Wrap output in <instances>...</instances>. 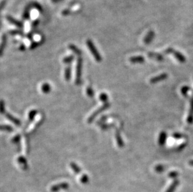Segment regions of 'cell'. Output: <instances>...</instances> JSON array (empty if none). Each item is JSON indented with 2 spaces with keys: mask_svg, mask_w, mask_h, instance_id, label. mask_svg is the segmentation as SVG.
Masks as SVG:
<instances>
[{
  "mask_svg": "<svg viewBox=\"0 0 193 192\" xmlns=\"http://www.w3.org/2000/svg\"><path fill=\"white\" fill-rule=\"evenodd\" d=\"M165 54H172L173 55H174V57L181 63H184L186 61V59L184 56H183L181 52L174 50L173 48H168V49H167L165 51Z\"/></svg>",
  "mask_w": 193,
  "mask_h": 192,
  "instance_id": "obj_1",
  "label": "cell"
},
{
  "mask_svg": "<svg viewBox=\"0 0 193 192\" xmlns=\"http://www.w3.org/2000/svg\"><path fill=\"white\" fill-rule=\"evenodd\" d=\"M87 45H88L89 49L91 51L92 55H93L94 57L95 58L96 61H97L98 62L101 61V56L99 54L98 50L96 49V48L95 47V46H94V44H93L92 41L91 40L87 41Z\"/></svg>",
  "mask_w": 193,
  "mask_h": 192,
  "instance_id": "obj_2",
  "label": "cell"
},
{
  "mask_svg": "<svg viewBox=\"0 0 193 192\" xmlns=\"http://www.w3.org/2000/svg\"><path fill=\"white\" fill-rule=\"evenodd\" d=\"M110 103H105L103 105H102L100 108H99L98 109L96 110V111L93 113V114L89 117L88 121V122H89V123H91V122H93V120H94V119L96 116H97L98 114H99V113H100L101 112H102L103 111H105L106 109H108V108L110 107Z\"/></svg>",
  "mask_w": 193,
  "mask_h": 192,
  "instance_id": "obj_3",
  "label": "cell"
},
{
  "mask_svg": "<svg viewBox=\"0 0 193 192\" xmlns=\"http://www.w3.org/2000/svg\"><path fill=\"white\" fill-rule=\"evenodd\" d=\"M81 69H82V59L81 58H79L77 59V67H76V84H80L81 83Z\"/></svg>",
  "mask_w": 193,
  "mask_h": 192,
  "instance_id": "obj_4",
  "label": "cell"
},
{
  "mask_svg": "<svg viewBox=\"0 0 193 192\" xmlns=\"http://www.w3.org/2000/svg\"><path fill=\"white\" fill-rule=\"evenodd\" d=\"M167 77H168L167 74H166V73L161 74L160 75H158L156 77L151 78V79H150V83L151 84H156V83L162 81L166 80Z\"/></svg>",
  "mask_w": 193,
  "mask_h": 192,
  "instance_id": "obj_5",
  "label": "cell"
},
{
  "mask_svg": "<svg viewBox=\"0 0 193 192\" xmlns=\"http://www.w3.org/2000/svg\"><path fill=\"white\" fill-rule=\"evenodd\" d=\"M68 188V184L67 183H61L56 185H54L51 187V191L52 192H57L61 189H66Z\"/></svg>",
  "mask_w": 193,
  "mask_h": 192,
  "instance_id": "obj_6",
  "label": "cell"
},
{
  "mask_svg": "<svg viewBox=\"0 0 193 192\" xmlns=\"http://www.w3.org/2000/svg\"><path fill=\"white\" fill-rule=\"evenodd\" d=\"M154 36H155V33L153 31H152L151 30V31H149L143 40L144 43L145 44H150L151 43L153 39H154Z\"/></svg>",
  "mask_w": 193,
  "mask_h": 192,
  "instance_id": "obj_7",
  "label": "cell"
},
{
  "mask_svg": "<svg viewBox=\"0 0 193 192\" xmlns=\"http://www.w3.org/2000/svg\"><path fill=\"white\" fill-rule=\"evenodd\" d=\"M129 61L132 64H143L145 61V59L142 56H132L129 59Z\"/></svg>",
  "mask_w": 193,
  "mask_h": 192,
  "instance_id": "obj_8",
  "label": "cell"
},
{
  "mask_svg": "<svg viewBox=\"0 0 193 192\" xmlns=\"http://www.w3.org/2000/svg\"><path fill=\"white\" fill-rule=\"evenodd\" d=\"M148 57L151 58L153 59L156 60V61H161L162 60L164 59L163 56H162L160 54L158 53H156V52H150L148 54Z\"/></svg>",
  "mask_w": 193,
  "mask_h": 192,
  "instance_id": "obj_9",
  "label": "cell"
},
{
  "mask_svg": "<svg viewBox=\"0 0 193 192\" xmlns=\"http://www.w3.org/2000/svg\"><path fill=\"white\" fill-rule=\"evenodd\" d=\"M167 139V134L164 131H162L159 134V139H158V143L161 146L164 145L166 143V141Z\"/></svg>",
  "mask_w": 193,
  "mask_h": 192,
  "instance_id": "obj_10",
  "label": "cell"
},
{
  "mask_svg": "<svg viewBox=\"0 0 193 192\" xmlns=\"http://www.w3.org/2000/svg\"><path fill=\"white\" fill-rule=\"evenodd\" d=\"M187 122L189 124L193 123V96L191 99V109L189 112L188 117L187 118Z\"/></svg>",
  "mask_w": 193,
  "mask_h": 192,
  "instance_id": "obj_11",
  "label": "cell"
},
{
  "mask_svg": "<svg viewBox=\"0 0 193 192\" xmlns=\"http://www.w3.org/2000/svg\"><path fill=\"white\" fill-rule=\"evenodd\" d=\"M179 184V182L178 180L175 179L173 181V182L171 183V185L170 186V187L167 189L166 192H174L175 190L176 189Z\"/></svg>",
  "mask_w": 193,
  "mask_h": 192,
  "instance_id": "obj_12",
  "label": "cell"
},
{
  "mask_svg": "<svg viewBox=\"0 0 193 192\" xmlns=\"http://www.w3.org/2000/svg\"><path fill=\"white\" fill-rule=\"evenodd\" d=\"M7 20H8V21H10L11 23L13 24V25H15V26H16L17 27H18V28H21L23 26V24L18 21H17L16 20H15L13 17H12L11 16H7Z\"/></svg>",
  "mask_w": 193,
  "mask_h": 192,
  "instance_id": "obj_13",
  "label": "cell"
},
{
  "mask_svg": "<svg viewBox=\"0 0 193 192\" xmlns=\"http://www.w3.org/2000/svg\"><path fill=\"white\" fill-rule=\"evenodd\" d=\"M116 139L117 143H118L119 147H121V148L123 147H124V142H123L122 138H121V135L118 131H117L116 133Z\"/></svg>",
  "mask_w": 193,
  "mask_h": 192,
  "instance_id": "obj_14",
  "label": "cell"
},
{
  "mask_svg": "<svg viewBox=\"0 0 193 192\" xmlns=\"http://www.w3.org/2000/svg\"><path fill=\"white\" fill-rule=\"evenodd\" d=\"M6 117H7V119H8L9 120H10V121L12 122H13L14 124H15L16 125H19L21 124V122L20 121H19L17 119L15 118L14 117L12 116L11 115L9 114V113H7V114H6Z\"/></svg>",
  "mask_w": 193,
  "mask_h": 192,
  "instance_id": "obj_15",
  "label": "cell"
},
{
  "mask_svg": "<svg viewBox=\"0 0 193 192\" xmlns=\"http://www.w3.org/2000/svg\"><path fill=\"white\" fill-rule=\"evenodd\" d=\"M50 89H51L50 86L47 83L43 84V86H42V87H41L42 91H43L44 93L49 92V91H50Z\"/></svg>",
  "mask_w": 193,
  "mask_h": 192,
  "instance_id": "obj_16",
  "label": "cell"
},
{
  "mask_svg": "<svg viewBox=\"0 0 193 192\" xmlns=\"http://www.w3.org/2000/svg\"><path fill=\"white\" fill-rule=\"evenodd\" d=\"M18 163L20 164H23V167L24 169H26L27 167V163H26V160L25 158H23L22 157H20L18 159Z\"/></svg>",
  "mask_w": 193,
  "mask_h": 192,
  "instance_id": "obj_17",
  "label": "cell"
},
{
  "mask_svg": "<svg viewBox=\"0 0 193 192\" xmlns=\"http://www.w3.org/2000/svg\"><path fill=\"white\" fill-rule=\"evenodd\" d=\"M71 169H73V170L74 171V172L75 173H80V172H81L80 168L78 167V166L76 164H75L74 163H71Z\"/></svg>",
  "mask_w": 193,
  "mask_h": 192,
  "instance_id": "obj_18",
  "label": "cell"
},
{
  "mask_svg": "<svg viewBox=\"0 0 193 192\" xmlns=\"http://www.w3.org/2000/svg\"><path fill=\"white\" fill-rule=\"evenodd\" d=\"M70 76H71V68H67L65 69V74H64V77L66 81H69L70 79Z\"/></svg>",
  "mask_w": 193,
  "mask_h": 192,
  "instance_id": "obj_19",
  "label": "cell"
},
{
  "mask_svg": "<svg viewBox=\"0 0 193 192\" xmlns=\"http://www.w3.org/2000/svg\"><path fill=\"white\" fill-rule=\"evenodd\" d=\"M165 170V168L164 167V165H156L155 167V170L157 173H162L163 172V171Z\"/></svg>",
  "mask_w": 193,
  "mask_h": 192,
  "instance_id": "obj_20",
  "label": "cell"
},
{
  "mask_svg": "<svg viewBox=\"0 0 193 192\" xmlns=\"http://www.w3.org/2000/svg\"><path fill=\"white\" fill-rule=\"evenodd\" d=\"M190 87H188V86H184L182 87L181 89V93L184 96H187V94H188V92L190 91Z\"/></svg>",
  "mask_w": 193,
  "mask_h": 192,
  "instance_id": "obj_21",
  "label": "cell"
},
{
  "mask_svg": "<svg viewBox=\"0 0 193 192\" xmlns=\"http://www.w3.org/2000/svg\"><path fill=\"white\" fill-rule=\"evenodd\" d=\"M178 175H179V173L177 172H175V171H173L168 174L169 177L171 178H173L174 180L178 177Z\"/></svg>",
  "mask_w": 193,
  "mask_h": 192,
  "instance_id": "obj_22",
  "label": "cell"
},
{
  "mask_svg": "<svg viewBox=\"0 0 193 192\" xmlns=\"http://www.w3.org/2000/svg\"><path fill=\"white\" fill-rule=\"evenodd\" d=\"M69 48L74 52H75V54H76V55H81V51L79 49H77V48L75 46L70 45Z\"/></svg>",
  "mask_w": 193,
  "mask_h": 192,
  "instance_id": "obj_23",
  "label": "cell"
},
{
  "mask_svg": "<svg viewBox=\"0 0 193 192\" xmlns=\"http://www.w3.org/2000/svg\"><path fill=\"white\" fill-rule=\"evenodd\" d=\"M5 112V107H4V102L2 100H0V113H4Z\"/></svg>",
  "mask_w": 193,
  "mask_h": 192,
  "instance_id": "obj_24",
  "label": "cell"
},
{
  "mask_svg": "<svg viewBox=\"0 0 193 192\" xmlns=\"http://www.w3.org/2000/svg\"><path fill=\"white\" fill-rule=\"evenodd\" d=\"M173 137L176 139H183V138H184L185 135L180 133H174L173 134Z\"/></svg>",
  "mask_w": 193,
  "mask_h": 192,
  "instance_id": "obj_25",
  "label": "cell"
},
{
  "mask_svg": "<svg viewBox=\"0 0 193 192\" xmlns=\"http://www.w3.org/2000/svg\"><path fill=\"white\" fill-rule=\"evenodd\" d=\"M5 44H6V36H3V43H2L1 45V46H0V56H1L2 55L3 49H4V48Z\"/></svg>",
  "mask_w": 193,
  "mask_h": 192,
  "instance_id": "obj_26",
  "label": "cell"
},
{
  "mask_svg": "<svg viewBox=\"0 0 193 192\" xmlns=\"http://www.w3.org/2000/svg\"><path fill=\"white\" fill-rule=\"evenodd\" d=\"M107 95L105 93H102L99 95V99L102 102H106L107 100Z\"/></svg>",
  "mask_w": 193,
  "mask_h": 192,
  "instance_id": "obj_27",
  "label": "cell"
},
{
  "mask_svg": "<svg viewBox=\"0 0 193 192\" xmlns=\"http://www.w3.org/2000/svg\"><path fill=\"white\" fill-rule=\"evenodd\" d=\"M12 128L8 125H0V130H7V131H11Z\"/></svg>",
  "mask_w": 193,
  "mask_h": 192,
  "instance_id": "obj_28",
  "label": "cell"
},
{
  "mask_svg": "<svg viewBox=\"0 0 193 192\" xmlns=\"http://www.w3.org/2000/svg\"><path fill=\"white\" fill-rule=\"evenodd\" d=\"M73 56H68V57H65L64 59H63V63H71L72 61H73Z\"/></svg>",
  "mask_w": 193,
  "mask_h": 192,
  "instance_id": "obj_29",
  "label": "cell"
},
{
  "mask_svg": "<svg viewBox=\"0 0 193 192\" xmlns=\"http://www.w3.org/2000/svg\"><path fill=\"white\" fill-rule=\"evenodd\" d=\"M87 94L89 96V97H92L94 95V92H93V89L91 87H88V89H87Z\"/></svg>",
  "mask_w": 193,
  "mask_h": 192,
  "instance_id": "obj_30",
  "label": "cell"
},
{
  "mask_svg": "<svg viewBox=\"0 0 193 192\" xmlns=\"http://www.w3.org/2000/svg\"><path fill=\"white\" fill-rule=\"evenodd\" d=\"M80 180H81V182L83 183H86L88 182V178L86 175H82V177L80 178Z\"/></svg>",
  "mask_w": 193,
  "mask_h": 192,
  "instance_id": "obj_31",
  "label": "cell"
},
{
  "mask_svg": "<svg viewBox=\"0 0 193 192\" xmlns=\"http://www.w3.org/2000/svg\"><path fill=\"white\" fill-rule=\"evenodd\" d=\"M36 112H37L36 111H33L29 113V119H31V120L33 119V118L34 117V116L36 114V113H37Z\"/></svg>",
  "mask_w": 193,
  "mask_h": 192,
  "instance_id": "obj_32",
  "label": "cell"
},
{
  "mask_svg": "<svg viewBox=\"0 0 193 192\" xmlns=\"http://www.w3.org/2000/svg\"><path fill=\"white\" fill-rule=\"evenodd\" d=\"M186 143H183V144H181V145L180 146H179L178 147V151H182V150H183L185 147H186Z\"/></svg>",
  "mask_w": 193,
  "mask_h": 192,
  "instance_id": "obj_33",
  "label": "cell"
},
{
  "mask_svg": "<svg viewBox=\"0 0 193 192\" xmlns=\"http://www.w3.org/2000/svg\"><path fill=\"white\" fill-rule=\"evenodd\" d=\"M5 3H6V1H3L1 2V3L0 4V10H1L3 8V7L5 5Z\"/></svg>",
  "mask_w": 193,
  "mask_h": 192,
  "instance_id": "obj_34",
  "label": "cell"
},
{
  "mask_svg": "<svg viewBox=\"0 0 193 192\" xmlns=\"http://www.w3.org/2000/svg\"><path fill=\"white\" fill-rule=\"evenodd\" d=\"M20 139V137L18 136V135H17V136H16V137H15V138H14V140H13V141H15L14 142H18V139Z\"/></svg>",
  "mask_w": 193,
  "mask_h": 192,
  "instance_id": "obj_35",
  "label": "cell"
},
{
  "mask_svg": "<svg viewBox=\"0 0 193 192\" xmlns=\"http://www.w3.org/2000/svg\"><path fill=\"white\" fill-rule=\"evenodd\" d=\"M68 13H69V11H68V10H64V11H63V13H62V14L63 15H68Z\"/></svg>",
  "mask_w": 193,
  "mask_h": 192,
  "instance_id": "obj_36",
  "label": "cell"
},
{
  "mask_svg": "<svg viewBox=\"0 0 193 192\" xmlns=\"http://www.w3.org/2000/svg\"><path fill=\"white\" fill-rule=\"evenodd\" d=\"M62 0H52L53 3H58L59 1H61Z\"/></svg>",
  "mask_w": 193,
  "mask_h": 192,
  "instance_id": "obj_37",
  "label": "cell"
},
{
  "mask_svg": "<svg viewBox=\"0 0 193 192\" xmlns=\"http://www.w3.org/2000/svg\"><path fill=\"white\" fill-rule=\"evenodd\" d=\"M189 164L190 165H191V166H193V160H190V161H189Z\"/></svg>",
  "mask_w": 193,
  "mask_h": 192,
  "instance_id": "obj_38",
  "label": "cell"
}]
</instances>
